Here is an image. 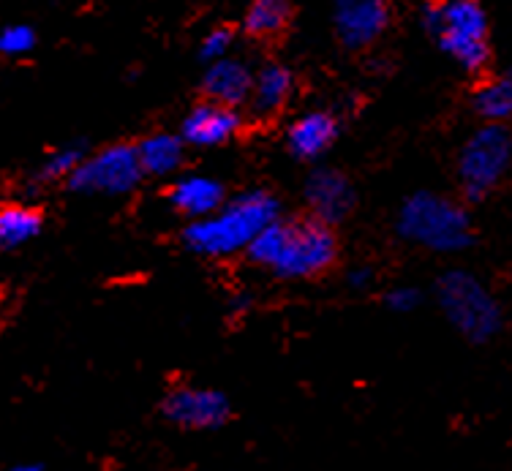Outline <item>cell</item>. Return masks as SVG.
Masks as SVG:
<instances>
[{"label":"cell","instance_id":"6da1fadb","mask_svg":"<svg viewBox=\"0 0 512 471\" xmlns=\"http://www.w3.org/2000/svg\"><path fill=\"white\" fill-rule=\"evenodd\" d=\"M246 256L254 265L270 270L276 278L286 281L316 278L335 265L338 237L333 226L314 216H278L251 240Z\"/></svg>","mask_w":512,"mask_h":471},{"label":"cell","instance_id":"7a4b0ae2","mask_svg":"<svg viewBox=\"0 0 512 471\" xmlns=\"http://www.w3.org/2000/svg\"><path fill=\"white\" fill-rule=\"evenodd\" d=\"M281 216V202L267 188H251L232 199H224L210 216L188 221L183 246L205 259H229L246 254L262 229Z\"/></svg>","mask_w":512,"mask_h":471},{"label":"cell","instance_id":"3957f363","mask_svg":"<svg viewBox=\"0 0 512 471\" xmlns=\"http://www.w3.org/2000/svg\"><path fill=\"white\" fill-rule=\"evenodd\" d=\"M395 229L406 243L436 254H461L474 243L469 210L461 202L431 191H417L404 199Z\"/></svg>","mask_w":512,"mask_h":471},{"label":"cell","instance_id":"277c9868","mask_svg":"<svg viewBox=\"0 0 512 471\" xmlns=\"http://www.w3.org/2000/svg\"><path fill=\"white\" fill-rule=\"evenodd\" d=\"M420 20L428 33H434L444 55H450L469 74H480L491 63V25L480 0L425 3Z\"/></svg>","mask_w":512,"mask_h":471},{"label":"cell","instance_id":"5b68a950","mask_svg":"<svg viewBox=\"0 0 512 471\" xmlns=\"http://www.w3.org/2000/svg\"><path fill=\"white\" fill-rule=\"evenodd\" d=\"M436 303L447 322L472 344H488L502 333V305L480 278L466 270H447L436 281Z\"/></svg>","mask_w":512,"mask_h":471},{"label":"cell","instance_id":"8992f818","mask_svg":"<svg viewBox=\"0 0 512 471\" xmlns=\"http://www.w3.org/2000/svg\"><path fill=\"white\" fill-rule=\"evenodd\" d=\"M512 164V139L504 123H485L458 153V183L469 202H483L502 186Z\"/></svg>","mask_w":512,"mask_h":471},{"label":"cell","instance_id":"52a82bcc","mask_svg":"<svg viewBox=\"0 0 512 471\" xmlns=\"http://www.w3.org/2000/svg\"><path fill=\"white\" fill-rule=\"evenodd\" d=\"M137 148L126 142H115L109 148L85 156L71 172L66 186L74 194L88 197H126L142 183Z\"/></svg>","mask_w":512,"mask_h":471},{"label":"cell","instance_id":"ba28073f","mask_svg":"<svg viewBox=\"0 0 512 471\" xmlns=\"http://www.w3.org/2000/svg\"><path fill=\"white\" fill-rule=\"evenodd\" d=\"M161 412L172 425L186 431H216L232 417V403L213 387H175L161 403Z\"/></svg>","mask_w":512,"mask_h":471},{"label":"cell","instance_id":"9c48e42d","mask_svg":"<svg viewBox=\"0 0 512 471\" xmlns=\"http://www.w3.org/2000/svg\"><path fill=\"white\" fill-rule=\"evenodd\" d=\"M390 25V0H333V28L346 50H368Z\"/></svg>","mask_w":512,"mask_h":471},{"label":"cell","instance_id":"30bf717a","mask_svg":"<svg viewBox=\"0 0 512 471\" xmlns=\"http://www.w3.org/2000/svg\"><path fill=\"white\" fill-rule=\"evenodd\" d=\"M303 197H306L311 216L330 226L346 221L357 205V194L352 180L333 167H316L306 177Z\"/></svg>","mask_w":512,"mask_h":471},{"label":"cell","instance_id":"8fae6325","mask_svg":"<svg viewBox=\"0 0 512 471\" xmlns=\"http://www.w3.org/2000/svg\"><path fill=\"white\" fill-rule=\"evenodd\" d=\"M240 131H243L240 109L218 101H202L186 115L180 126V137L191 148H221Z\"/></svg>","mask_w":512,"mask_h":471},{"label":"cell","instance_id":"7c38bea8","mask_svg":"<svg viewBox=\"0 0 512 471\" xmlns=\"http://www.w3.org/2000/svg\"><path fill=\"white\" fill-rule=\"evenodd\" d=\"M338 134H341V123L333 112L311 109L286 128V148L297 161H319L333 148Z\"/></svg>","mask_w":512,"mask_h":471},{"label":"cell","instance_id":"4fadbf2b","mask_svg":"<svg viewBox=\"0 0 512 471\" xmlns=\"http://www.w3.org/2000/svg\"><path fill=\"white\" fill-rule=\"evenodd\" d=\"M251 82H254V71L248 69V63L224 55V58L207 63L205 77H202V93L207 101L240 109L243 104H248Z\"/></svg>","mask_w":512,"mask_h":471},{"label":"cell","instance_id":"5bb4252c","mask_svg":"<svg viewBox=\"0 0 512 471\" xmlns=\"http://www.w3.org/2000/svg\"><path fill=\"white\" fill-rule=\"evenodd\" d=\"M169 205L178 210L188 221L210 216L221 202L227 199V188L221 180L207 175H183L178 177L167 191Z\"/></svg>","mask_w":512,"mask_h":471},{"label":"cell","instance_id":"9a60e30c","mask_svg":"<svg viewBox=\"0 0 512 471\" xmlns=\"http://www.w3.org/2000/svg\"><path fill=\"white\" fill-rule=\"evenodd\" d=\"M295 93V74L281 63H267L254 74L248 104L259 118H273L289 104Z\"/></svg>","mask_w":512,"mask_h":471},{"label":"cell","instance_id":"2e32d148","mask_svg":"<svg viewBox=\"0 0 512 471\" xmlns=\"http://www.w3.org/2000/svg\"><path fill=\"white\" fill-rule=\"evenodd\" d=\"M137 158L142 175L145 177H169L175 175L183 167L186 158V142L180 134H169V131H156L150 137L139 139Z\"/></svg>","mask_w":512,"mask_h":471},{"label":"cell","instance_id":"e0dca14e","mask_svg":"<svg viewBox=\"0 0 512 471\" xmlns=\"http://www.w3.org/2000/svg\"><path fill=\"white\" fill-rule=\"evenodd\" d=\"M44 229V213L25 202L0 205V251H14L33 243Z\"/></svg>","mask_w":512,"mask_h":471},{"label":"cell","instance_id":"ac0fdd59","mask_svg":"<svg viewBox=\"0 0 512 471\" xmlns=\"http://www.w3.org/2000/svg\"><path fill=\"white\" fill-rule=\"evenodd\" d=\"M292 20L289 0H251L243 14V28L254 39H278Z\"/></svg>","mask_w":512,"mask_h":471},{"label":"cell","instance_id":"d6986e66","mask_svg":"<svg viewBox=\"0 0 512 471\" xmlns=\"http://www.w3.org/2000/svg\"><path fill=\"white\" fill-rule=\"evenodd\" d=\"M474 112L488 123H507L512 115V79L510 74H499V77L483 82L477 93H474Z\"/></svg>","mask_w":512,"mask_h":471},{"label":"cell","instance_id":"ffe728a7","mask_svg":"<svg viewBox=\"0 0 512 471\" xmlns=\"http://www.w3.org/2000/svg\"><path fill=\"white\" fill-rule=\"evenodd\" d=\"M82 158H85V148H79V145L58 148L55 153H50V156L41 161L33 180H36V183H44V186H50V183H66Z\"/></svg>","mask_w":512,"mask_h":471},{"label":"cell","instance_id":"44dd1931","mask_svg":"<svg viewBox=\"0 0 512 471\" xmlns=\"http://www.w3.org/2000/svg\"><path fill=\"white\" fill-rule=\"evenodd\" d=\"M36 47V33L30 25H6L0 28V55L3 58H22Z\"/></svg>","mask_w":512,"mask_h":471},{"label":"cell","instance_id":"7402d4cb","mask_svg":"<svg viewBox=\"0 0 512 471\" xmlns=\"http://www.w3.org/2000/svg\"><path fill=\"white\" fill-rule=\"evenodd\" d=\"M232 41H235L232 39V30L227 28L210 30V33H205L202 44H199V58L205 60V63L224 58V55H229V50H232Z\"/></svg>","mask_w":512,"mask_h":471},{"label":"cell","instance_id":"603a6c76","mask_svg":"<svg viewBox=\"0 0 512 471\" xmlns=\"http://www.w3.org/2000/svg\"><path fill=\"white\" fill-rule=\"evenodd\" d=\"M423 295H420V289H414V286H393L387 295H384V305L395 311V314H412L414 308L420 305Z\"/></svg>","mask_w":512,"mask_h":471},{"label":"cell","instance_id":"cb8c5ba5","mask_svg":"<svg viewBox=\"0 0 512 471\" xmlns=\"http://www.w3.org/2000/svg\"><path fill=\"white\" fill-rule=\"evenodd\" d=\"M371 281H374V270H371V267H355L352 273L346 275V284L352 286V289H357V292L368 289Z\"/></svg>","mask_w":512,"mask_h":471},{"label":"cell","instance_id":"d4e9b609","mask_svg":"<svg viewBox=\"0 0 512 471\" xmlns=\"http://www.w3.org/2000/svg\"><path fill=\"white\" fill-rule=\"evenodd\" d=\"M248 297H235V300H232V311H237V314H240V311H248Z\"/></svg>","mask_w":512,"mask_h":471},{"label":"cell","instance_id":"484cf974","mask_svg":"<svg viewBox=\"0 0 512 471\" xmlns=\"http://www.w3.org/2000/svg\"><path fill=\"white\" fill-rule=\"evenodd\" d=\"M44 469V466H41V463H17V466H14V471H41Z\"/></svg>","mask_w":512,"mask_h":471}]
</instances>
